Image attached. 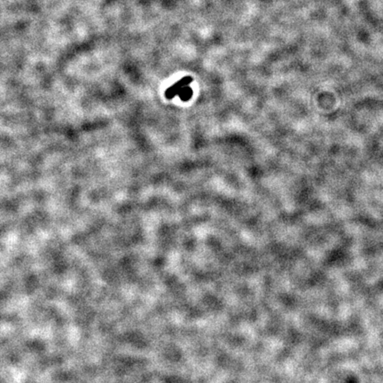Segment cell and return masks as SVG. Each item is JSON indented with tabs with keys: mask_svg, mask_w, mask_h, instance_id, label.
<instances>
[{
	"mask_svg": "<svg viewBox=\"0 0 383 383\" xmlns=\"http://www.w3.org/2000/svg\"><path fill=\"white\" fill-rule=\"evenodd\" d=\"M191 81V78H186L177 83L173 87H171L166 92L167 98L171 99V98H173L174 96L179 95L183 100H187L193 94L191 89L187 86L188 83H190Z\"/></svg>",
	"mask_w": 383,
	"mask_h": 383,
	"instance_id": "1",
	"label": "cell"
}]
</instances>
